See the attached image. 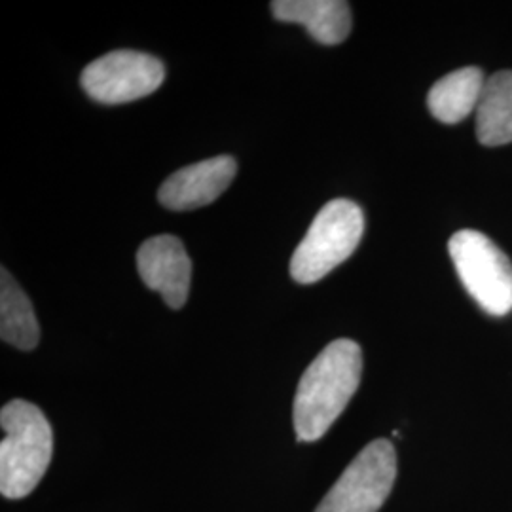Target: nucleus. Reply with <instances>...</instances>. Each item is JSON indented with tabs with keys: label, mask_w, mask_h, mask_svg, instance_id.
Returning a JSON list of instances; mask_svg holds the SVG:
<instances>
[{
	"label": "nucleus",
	"mask_w": 512,
	"mask_h": 512,
	"mask_svg": "<svg viewBox=\"0 0 512 512\" xmlns=\"http://www.w3.org/2000/svg\"><path fill=\"white\" fill-rule=\"evenodd\" d=\"M365 215L351 200H332L311 222L291 258V275L302 285L321 281L348 260L361 243Z\"/></svg>",
	"instance_id": "7ed1b4c3"
},
{
	"label": "nucleus",
	"mask_w": 512,
	"mask_h": 512,
	"mask_svg": "<svg viewBox=\"0 0 512 512\" xmlns=\"http://www.w3.org/2000/svg\"><path fill=\"white\" fill-rule=\"evenodd\" d=\"M0 494L23 499L46 475L54 456V431L44 412L29 401H10L0 410Z\"/></svg>",
	"instance_id": "f03ea898"
},
{
	"label": "nucleus",
	"mask_w": 512,
	"mask_h": 512,
	"mask_svg": "<svg viewBox=\"0 0 512 512\" xmlns=\"http://www.w3.org/2000/svg\"><path fill=\"white\" fill-rule=\"evenodd\" d=\"M238 164L232 156H217L188 165L165 179L158 200L173 211H192L215 202L232 184Z\"/></svg>",
	"instance_id": "6e6552de"
},
{
	"label": "nucleus",
	"mask_w": 512,
	"mask_h": 512,
	"mask_svg": "<svg viewBox=\"0 0 512 512\" xmlns=\"http://www.w3.org/2000/svg\"><path fill=\"white\" fill-rule=\"evenodd\" d=\"M476 137L486 147L512 143V71L486 78L476 107Z\"/></svg>",
	"instance_id": "9b49d317"
},
{
	"label": "nucleus",
	"mask_w": 512,
	"mask_h": 512,
	"mask_svg": "<svg viewBox=\"0 0 512 512\" xmlns=\"http://www.w3.org/2000/svg\"><path fill=\"white\" fill-rule=\"evenodd\" d=\"M448 251L456 272L476 300L490 315H507L512 310V262L492 239L476 230H459Z\"/></svg>",
	"instance_id": "20e7f679"
},
{
	"label": "nucleus",
	"mask_w": 512,
	"mask_h": 512,
	"mask_svg": "<svg viewBox=\"0 0 512 512\" xmlns=\"http://www.w3.org/2000/svg\"><path fill=\"white\" fill-rule=\"evenodd\" d=\"M397 478V454L387 439L370 442L336 480L315 512H378Z\"/></svg>",
	"instance_id": "39448f33"
},
{
	"label": "nucleus",
	"mask_w": 512,
	"mask_h": 512,
	"mask_svg": "<svg viewBox=\"0 0 512 512\" xmlns=\"http://www.w3.org/2000/svg\"><path fill=\"white\" fill-rule=\"evenodd\" d=\"M137 270L148 289L164 296L169 308H183L190 293L192 262L181 239L167 234L147 239L137 253Z\"/></svg>",
	"instance_id": "0eeeda50"
},
{
	"label": "nucleus",
	"mask_w": 512,
	"mask_h": 512,
	"mask_svg": "<svg viewBox=\"0 0 512 512\" xmlns=\"http://www.w3.org/2000/svg\"><path fill=\"white\" fill-rule=\"evenodd\" d=\"M0 336L6 344L23 351L37 348L40 340L33 304L6 268L0 272Z\"/></svg>",
	"instance_id": "f8f14e48"
},
{
	"label": "nucleus",
	"mask_w": 512,
	"mask_h": 512,
	"mask_svg": "<svg viewBox=\"0 0 512 512\" xmlns=\"http://www.w3.org/2000/svg\"><path fill=\"white\" fill-rule=\"evenodd\" d=\"M486 78L478 67H463L435 82L427 95L431 114L442 124H458L478 107Z\"/></svg>",
	"instance_id": "9d476101"
},
{
	"label": "nucleus",
	"mask_w": 512,
	"mask_h": 512,
	"mask_svg": "<svg viewBox=\"0 0 512 512\" xmlns=\"http://www.w3.org/2000/svg\"><path fill=\"white\" fill-rule=\"evenodd\" d=\"M363 374V353L357 342H330L300 378L294 395L296 439L315 442L327 435L357 393Z\"/></svg>",
	"instance_id": "f257e3e1"
},
{
	"label": "nucleus",
	"mask_w": 512,
	"mask_h": 512,
	"mask_svg": "<svg viewBox=\"0 0 512 512\" xmlns=\"http://www.w3.org/2000/svg\"><path fill=\"white\" fill-rule=\"evenodd\" d=\"M164 78V63L154 55L116 50L84 69L82 88L97 103L122 105L156 92Z\"/></svg>",
	"instance_id": "423d86ee"
},
{
	"label": "nucleus",
	"mask_w": 512,
	"mask_h": 512,
	"mask_svg": "<svg viewBox=\"0 0 512 512\" xmlns=\"http://www.w3.org/2000/svg\"><path fill=\"white\" fill-rule=\"evenodd\" d=\"M272 14L277 21L298 23L321 44H340L351 33V10L342 0H274Z\"/></svg>",
	"instance_id": "1a4fd4ad"
}]
</instances>
